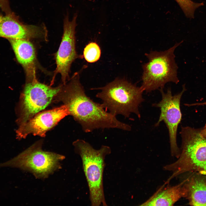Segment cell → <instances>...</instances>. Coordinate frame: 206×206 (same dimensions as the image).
I'll use <instances>...</instances> for the list:
<instances>
[{"instance_id":"cell-1","label":"cell","mask_w":206,"mask_h":206,"mask_svg":"<svg viewBox=\"0 0 206 206\" xmlns=\"http://www.w3.org/2000/svg\"><path fill=\"white\" fill-rule=\"evenodd\" d=\"M78 76L75 74L57 96L58 100L68 106L70 114L80 124L83 130L88 133L97 129L113 128L130 131V125L119 120L101 104L95 102L86 95Z\"/></svg>"},{"instance_id":"cell-19","label":"cell","mask_w":206,"mask_h":206,"mask_svg":"<svg viewBox=\"0 0 206 206\" xmlns=\"http://www.w3.org/2000/svg\"><path fill=\"white\" fill-rule=\"evenodd\" d=\"M187 105L189 106H195V105H206V102L203 103H195L191 104H187Z\"/></svg>"},{"instance_id":"cell-6","label":"cell","mask_w":206,"mask_h":206,"mask_svg":"<svg viewBox=\"0 0 206 206\" xmlns=\"http://www.w3.org/2000/svg\"><path fill=\"white\" fill-rule=\"evenodd\" d=\"M42 142L33 144L16 157L0 164V167L18 168L32 173L37 179L47 178L61 167L60 163L65 159L62 155L45 151L41 148Z\"/></svg>"},{"instance_id":"cell-10","label":"cell","mask_w":206,"mask_h":206,"mask_svg":"<svg viewBox=\"0 0 206 206\" xmlns=\"http://www.w3.org/2000/svg\"><path fill=\"white\" fill-rule=\"evenodd\" d=\"M70 114L68 106L64 105L35 115L16 130L17 138H25L29 134L44 137L48 130L62 119Z\"/></svg>"},{"instance_id":"cell-8","label":"cell","mask_w":206,"mask_h":206,"mask_svg":"<svg viewBox=\"0 0 206 206\" xmlns=\"http://www.w3.org/2000/svg\"><path fill=\"white\" fill-rule=\"evenodd\" d=\"M186 90L184 85L180 92L173 95L170 88L165 93L163 88L160 89L162 99L159 102L152 105L154 107L160 108L161 111L159 120L155 126H158L162 121L165 124L169 131L171 154L172 156L177 158L180 152L177 139L178 127L182 118L180 101L182 95Z\"/></svg>"},{"instance_id":"cell-5","label":"cell","mask_w":206,"mask_h":206,"mask_svg":"<svg viewBox=\"0 0 206 206\" xmlns=\"http://www.w3.org/2000/svg\"><path fill=\"white\" fill-rule=\"evenodd\" d=\"M181 42L163 52L151 51L145 55L148 61L142 65L143 72L141 87L144 91L150 92L163 88L167 83L172 82L177 84L178 67L175 61V49Z\"/></svg>"},{"instance_id":"cell-16","label":"cell","mask_w":206,"mask_h":206,"mask_svg":"<svg viewBox=\"0 0 206 206\" xmlns=\"http://www.w3.org/2000/svg\"><path fill=\"white\" fill-rule=\"evenodd\" d=\"M179 5L186 16L192 17L195 10L202 6V3L194 2L191 0H175Z\"/></svg>"},{"instance_id":"cell-11","label":"cell","mask_w":206,"mask_h":206,"mask_svg":"<svg viewBox=\"0 0 206 206\" xmlns=\"http://www.w3.org/2000/svg\"><path fill=\"white\" fill-rule=\"evenodd\" d=\"M46 35L43 26L25 24L13 12L5 15L0 14V37L29 40L46 38Z\"/></svg>"},{"instance_id":"cell-2","label":"cell","mask_w":206,"mask_h":206,"mask_svg":"<svg viewBox=\"0 0 206 206\" xmlns=\"http://www.w3.org/2000/svg\"><path fill=\"white\" fill-rule=\"evenodd\" d=\"M181 151L175 162L165 166L163 169L172 175L167 181L187 172L195 171L206 175V138L200 130L189 127H182Z\"/></svg>"},{"instance_id":"cell-3","label":"cell","mask_w":206,"mask_h":206,"mask_svg":"<svg viewBox=\"0 0 206 206\" xmlns=\"http://www.w3.org/2000/svg\"><path fill=\"white\" fill-rule=\"evenodd\" d=\"M100 92L96 95L102 101L103 108L115 116L121 115L128 118L132 113L141 117L140 104L144 101V90L126 80L116 79L105 86L98 88Z\"/></svg>"},{"instance_id":"cell-17","label":"cell","mask_w":206,"mask_h":206,"mask_svg":"<svg viewBox=\"0 0 206 206\" xmlns=\"http://www.w3.org/2000/svg\"><path fill=\"white\" fill-rule=\"evenodd\" d=\"M200 132L202 136L206 138V124L203 128L200 130Z\"/></svg>"},{"instance_id":"cell-18","label":"cell","mask_w":206,"mask_h":206,"mask_svg":"<svg viewBox=\"0 0 206 206\" xmlns=\"http://www.w3.org/2000/svg\"><path fill=\"white\" fill-rule=\"evenodd\" d=\"M9 2V0H0V6L5 5L7 4Z\"/></svg>"},{"instance_id":"cell-7","label":"cell","mask_w":206,"mask_h":206,"mask_svg":"<svg viewBox=\"0 0 206 206\" xmlns=\"http://www.w3.org/2000/svg\"><path fill=\"white\" fill-rule=\"evenodd\" d=\"M62 87V86L52 87L38 82L36 79L27 83L16 109L17 116L16 122L19 126L44 109Z\"/></svg>"},{"instance_id":"cell-9","label":"cell","mask_w":206,"mask_h":206,"mask_svg":"<svg viewBox=\"0 0 206 206\" xmlns=\"http://www.w3.org/2000/svg\"><path fill=\"white\" fill-rule=\"evenodd\" d=\"M77 14H75L70 21L68 14L65 16L64 21L62 40L56 55L57 67L55 75L60 74L64 84L69 79V72L72 62L78 57L75 47V29L77 25Z\"/></svg>"},{"instance_id":"cell-12","label":"cell","mask_w":206,"mask_h":206,"mask_svg":"<svg viewBox=\"0 0 206 206\" xmlns=\"http://www.w3.org/2000/svg\"><path fill=\"white\" fill-rule=\"evenodd\" d=\"M17 61L24 68L30 81L35 79V50L28 40L9 39Z\"/></svg>"},{"instance_id":"cell-15","label":"cell","mask_w":206,"mask_h":206,"mask_svg":"<svg viewBox=\"0 0 206 206\" xmlns=\"http://www.w3.org/2000/svg\"><path fill=\"white\" fill-rule=\"evenodd\" d=\"M101 54L100 47L94 42L89 43L85 47L83 51V56L88 62L92 63L98 61Z\"/></svg>"},{"instance_id":"cell-13","label":"cell","mask_w":206,"mask_h":206,"mask_svg":"<svg viewBox=\"0 0 206 206\" xmlns=\"http://www.w3.org/2000/svg\"><path fill=\"white\" fill-rule=\"evenodd\" d=\"M184 182L173 186L160 188L140 206H172L182 197H185Z\"/></svg>"},{"instance_id":"cell-4","label":"cell","mask_w":206,"mask_h":206,"mask_svg":"<svg viewBox=\"0 0 206 206\" xmlns=\"http://www.w3.org/2000/svg\"><path fill=\"white\" fill-rule=\"evenodd\" d=\"M76 153L80 157L83 168L89 188L91 205L107 206L103 185V174L106 156L111 152L110 148L102 145L99 149L94 148L82 139L74 142Z\"/></svg>"},{"instance_id":"cell-14","label":"cell","mask_w":206,"mask_h":206,"mask_svg":"<svg viewBox=\"0 0 206 206\" xmlns=\"http://www.w3.org/2000/svg\"><path fill=\"white\" fill-rule=\"evenodd\" d=\"M185 197L193 206H206V182L200 177H193L183 185Z\"/></svg>"}]
</instances>
